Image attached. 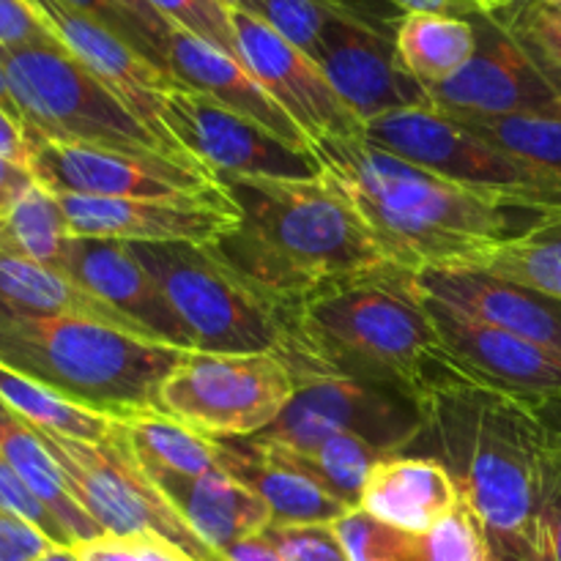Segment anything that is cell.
I'll use <instances>...</instances> for the list:
<instances>
[{
	"instance_id": "6da1fadb",
	"label": "cell",
	"mask_w": 561,
	"mask_h": 561,
	"mask_svg": "<svg viewBox=\"0 0 561 561\" xmlns=\"http://www.w3.org/2000/svg\"><path fill=\"white\" fill-rule=\"evenodd\" d=\"M312 148L392 266L453 268L529 228L518 222L524 211L416 168L365 135L327 137Z\"/></svg>"
},
{
	"instance_id": "7a4b0ae2",
	"label": "cell",
	"mask_w": 561,
	"mask_h": 561,
	"mask_svg": "<svg viewBox=\"0 0 561 561\" xmlns=\"http://www.w3.org/2000/svg\"><path fill=\"white\" fill-rule=\"evenodd\" d=\"M239 222L211 247L228 266L296 305L305 296L392 266L354 203L327 179L214 175Z\"/></svg>"
},
{
	"instance_id": "3957f363",
	"label": "cell",
	"mask_w": 561,
	"mask_h": 561,
	"mask_svg": "<svg viewBox=\"0 0 561 561\" xmlns=\"http://www.w3.org/2000/svg\"><path fill=\"white\" fill-rule=\"evenodd\" d=\"M411 274L409 268L387 266L296 301L290 345L283 356L290 370L383 383L416 398L463 381L449 370Z\"/></svg>"
},
{
	"instance_id": "277c9868",
	"label": "cell",
	"mask_w": 561,
	"mask_h": 561,
	"mask_svg": "<svg viewBox=\"0 0 561 561\" xmlns=\"http://www.w3.org/2000/svg\"><path fill=\"white\" fill-rule=\"evenodd\" d=\"M422 400L425 433L460 499L480 520L491 561H531L540 502L546 405L491 392L469 381L436 387Z\"/></svg>"
},
{
	"instance_id": "5b68a950",
	"label": "cell",
	"mask_w": 561,
	"mask_h": 561,
	"mask_svg": "<svg viewBox=\"0 0 561 561\" xmlns=\"http://www.w3.org/2000/svg\"><path fill=\"white\" fill-rule=\"evenodd\" d=\"M181 356L184 348L91 318L0 310V365L110 416L157 409Z\"/></svg>"
},
{
	"instance_id": "8992f818",
	"label": "cell",
	"mask_w": 561,
	"mask_h": 561,
	"mask_svg": "<svg viewBox=\"0 0 561 561\" xmlns=\"http://www.w3.org/2000/svg\"><path fill=\"white\" fill-rule=\"evenodd\" d=\"M129 250L168 296L192 351L285 356L294 305L236 272L211 247L129 244Z\"/></svg>"
},
{
	"instance_id": "52a82bcc",
	"label": "cell",
	"mask_w": 561,
	"mask_h": 561,
	"mask_svg": "<svg viewBox=\"0 0 561 561\" xmlns=\"http://www.w3.org/2000/svg\"><path fill=\"white\" fill-rule=\"evenodd\" d=\"M0 64L27 135L197 164L148 129L58 42L0 47Z\"/></svg>"
},
{
	"instance_id": "ba28073f",
	"label": "cell",
	"mask_w": 561,
	"mask_h": 561,
	"mask_svg": "<svg viewBox=\"0 0 561 561\" xmlns=\"http://www.w3.org/2000/svg\"><path fill=\"white\" fill-rule=\"evenodd\" d=\"M296 394V376L277 354L184 351L157 394V411L211 442L263 436Z\"/></svg>"
},
{
	"instance_id": "9c48e42d",
	"label": "cell",
	"mask_w": 561,
	"mask_h": 561,
	"mask_svg": "<svg viewBox=\"0 0 561 561\" xmlns=\"http://www.w3.org/2000/svg\"><path fill=\"white\" fill-rule=\"evenodd\" d=\"M365 137L416 168L431 170L515 211L546 214L561 208L559 190L433 107L381 115L365 126Z\"/></svg>"
},
{
	"instance_id": "30bf717a",
	"label": "cell",
	"mask_w": 561,
	"mask_h": 561,
	"mask_svg": "<svg viewBox=\"0 0 561 561\" xmlns=\"http://www.w3.org/2000/svg\"><path fill=\"white\" fill-rule=\"evenodd\" d=\"M38 436L53 455L64 485L104 535H153L197 561H222L148 480L146 471L126 449L118 427L115 436L104 444L77 442L42 431Z\"/></svg>"
},
{
	"instance_id": "8fae6325",
	"label": "cell",
	"mask_w": 561,
	"mask_h": 561,
	"mask_svg": "<svg viewBox=\"0 0 561 561\" xmlns=\"http://www.w3.org/2000/svg\"><path fill=\"white\" fill-rule=\"evenodd\" d=\"M296 394L263 436L290 453H307L323 438L354 433L383 455H398L425 433V409L416 394L383 383L294 373Z\"/></svg>"
},
{
	"instance_id": "7c38bea8",
	"label": "cell",
	"mask_w": 561,
	"mask_h": 561,
	"mask_svg": "<svg viewBox=\"0 0 561 561\" xmlns=\"http://www.w3.org/2000/svg\"><path fill=\"white\" fill-rule=\"evenodd\" d=\"M27 170L53 195L233 203L222 184L197 164L36 135H27Z\"/></svg>"
},
{
	"instance_id": "4fadbf2b",
	"label": "cell",
	"mask_w": 561,
	"mask_h": 561,
	"mask_svg": "<svg viewBox=\"0 0 561 561\" xmlns=\"http://www.w3.org/2000/svg\"><path fill=\"white\" fill-rule=\"evenodd\" d=\"M159 118L170 140L211 175L321 179L316 148H299L263 129L206 93L173 88L162 93Z\"/></svg>"
},
{
	"instance_id": "5bb4252c",
	"label": "cell",
	"mask_w": 561,
	"mask_h": 561,
	"mask_svg": "<svg viewBox=\"0 0 561 561\" xmlns=\"http://www.w3.org/2000/svg\"><path fill=\"white\" fill-rule=\"evenodd\" d=\"M316 64L365 126L398 110L431 107V93L400 64L394 31L376 11L329 22Z\"/></svg>"
},
{
	"instance_id": "9a60e30c",
	"label": "cell",
	"mask_w": 561,
	"mask_h": 561,
	"mask_svg": "<svg viewBox=\"0 0 561 561\" xmlns=\"http://www.w3.org/2000/svg\"><path fill=\"white\" fill-rule=\"evenodd\" d=\"M422 301L431 312L447 365L455 376L526 403H561V354L557 351L463 316L427 296H422Z\"/></svg>"
},
{
	"instance_id": "2e32d148",
	"label": "cell",
	"mask_w": 561,
	"mask_h": 561,
	"mask_svg": "<svg viewBox=\"0 0 561 561\" xmlns=\"http://www.w3.org/2000/svg\"><path fill=\"white\" fill-rule=\"evenodd\" d=\"M469 16L477 31L474 55L458 75L442 85L427 88L431 107L449 118L510 113L561 115V96L531 64L504 22L485 11H474Z\"/></svg>"
},
{
	"instance_id": "e0dca14e",
	"label": "cell",
	"mask_w": 561,
	"mask_h": 561,
	"mask_svg": "<svg viewBox=\"0 0 561 561\" xmlns=\"http://www.w3.org/2000/svg\"><path fill=\"white\" fill-rule=\"evenodd\" d=\"M230 25L241 66L299 124L312 146L327 137L365 135V124L345 107L310 55L244 11H230Z\"/></svg>"
},
{
	"instance_id": "ac0fdd59",
	"label": "cell",
	"mask_w": 561,
	"mask_h": 561,
	"mask_svg": "<svg viewBox=\"0 0 561 561\" xmlns=\"http://www.w3.org/2000/svg\"><path fill=\"white\" fill-rule=\"evenodd\" d=\"M75 239L124 244L214 247L239 222L236 203L126 201V197L55 195Z\"/></svg>"
},
{
	"instance_id": "d6986e66",
	"label": "cell",
	"mask_w": 561,
	"mask_h": 561,
	"mask_svg": "<svg viewBox=\"0 0 561 561\" xmlns=\"http://www.w3.org/2000/svg\"><path fill=\"white\" fill-rule=\"evenodd\" d=\"M33 5L55 42L66 49L75 60H80L96 80H102L142 124L157 131L164 142L181 151L170 135L164 131L162 118H159V102L162 93L181 88L168 71L153 66L151 60L142 58L135 47L115 36L99 22L88 20L80 11L69 9L60 0H27ZM184 153V151H181ZM195 162V159H192Z\"/></svg>"
},
{
	"instance_id": "ffe728a7",
	"label": "cell",
	"mask_w": 561,
	"mask_h": 561,
	"mask_svg": "<svg viewBox=\"0 0 561 561\" xmlns=\"http://www.w3.org/2000/svg\"><path fill=\"white\" fill-rule=\"evenodd\" d=\"M58 268L88 294L131 318L153 340L192 351L184 323L129 244L110 239H71Z\"/></svg>"
},
{
	"instance_id": "44dd1931",
	"label": "cell",
	"mask_w": 561,
	"mask_h": 561,
	"mask_svg": "<svg viewBox=\"0 0 561 561\" xmlns=\"http://www.w3.org/2000/svg\"><path fill=\"white\" fill-rule=\"evenodd\" d=\"M411 283L427 299L561 354L559 296L471 268H420Z\"/></svg>"
},
{
	"instance_id": "7402d4cb",
	"label": "cell",
	"mask_w": 561,
	"mask_h": 561,
	"mask_svg": "<svg viewBox=\"0 0 561 561\" xmlns=\"http://www.w3.org/2000/svg\"><path fill=\"white\" fill-rule=\"evenodd\" d=\"M164 64L170 77L181 88L206 93L222 107L236 110L250 121L261 124L263 129L274 131L283 140L294 142L299 148H312V140L299 129L294 118L263 91L261 82L244 69L236 58L217 49L214 44L170 27L168 44H164Z\"/></svg>"
},
{
	"instance_id": "603a6c76",
	"label": "cell",
	"mask_w": 561,
	"mask_h": 561,
	"mask_svg": "<svg viewBox=\"0 0 561 561\" xmlns=\"http://www.w3.org/2000/svg\"><path fill=\"white\" fill-rule=\"evenodd\" d=\"M148 480L219 559L230 546L263 535L272 526L266 502L222 469L201 477L148 474Z\"/></svg>"
},
{
	"instance_id": "cb8c5ba5",
	"label": "cell",
	"mask_w": 561,
	"mask_h": 561,
	"mask_svg": "<svg viewBox=\"0 0 561 561\" xmlns=\"http://www.w3.org/2000/svg\"><path fill=\"white\" fill-rule=\"evenodd\" d=\"M460 502L458 482L442 460L398 453L373 466L359 510L405 535H425Z\"/></svg>"
},
{
	"instance_id": "d4e9b609",
	"label": "cell",
	"mask_w": 561,
	"mask_h": 561,
	"mask_svg": "<svg viewBox=\"0 0 561 561\" xmlns=\"http://www.w3.org/2000/svg\"><path fill=\"white\" fill-rule=\"evenodd\" d=\"M217 447L219 469L244 482L266 502L272 526L334 524L351 510L307 471L279 458L261 438H241L239 444L217 442Z\"/></svg>"
},
{
	"instance_id": "484cf974",
	"label": "cell",
	"mask_w": 561,
	"mask_h": 561,
	"mask_svg": "<svg viewBox=\"0 0 561 561\" xmlns=\"http://www.w3.org/2000/svg\"><path fill=\"white\" fill-rule=\"evenodd\" d=\"M0 310L20 312V316L91 318V321H102L107 327L153 340L124 312L80 288L69 274L25 261V257L0 255Z\"/></svg>"
},
{
	"instance_id": "4316f807",
	"label": "cell",
	"mask_w": 561,
	"mask_h": 561,
	"mask_svg": "<svg viewBox=\"0 0 561 561\" xmlns=\"http://www.w3.org/2000/svg\"><path fill=\"white\" fill-rule=\"evenodd\" d=\"M0 458L42 499L44 507L53 513L60 529L66 531L71 546H80V542L96 540L104 535L96 520L75 502L69 488L64 485V477H60L58 466H55L49 449L44 447L36 427L16 416L3 400H0Z\"/></svg>"
},
{
	"instance_id": "83f0119b",
	"label": "cell",
	"mask_w": 561,
	"mask_h": 561,
	"mask_svg": "<svg viewBox=\"0 0 561 561\" xmlns=\"http://www.w3.org/2000/svg\"><path fill=\"white\" fill-rule=\"evenodd\" d=\"M394 47L400 64L425 88L442 85L458 75L477 49L471 16L438 14V11H405L394 22Z\"/></svg>"
},
{
	"instance_id": "f1b7e54d",
	"label": "cell",
	"mask_w": 561,
	"mask_h": 561,
	"mask_svg": "<svg viewBox=\"0 0 561 561\" xmlns=\"http://www.w3.org/2000/svg\"><path fill=\"white\" fill-rule=\"evenodd\" d=\"M131 458L146 474L201 477L219 469V447L211 438L186 431L157 409L113 416Z\"/></svg>"
},
{
	"instance_id": "f546056e",
	"label": "cell",
	"mask_w": 561,
	"mask_h": 561,
	"mask_svg": "<svg viewBox=\"0 0 561 561\" xmlns=\"http://www.w3.org/2000/svg\"><path fill=\"white\" fill-rule=\"evenodd\" d=\"M453 268L491 274L561 299V208L540 214L526 230Z\"/></svg>"
},
{
	"instance_id": "4dcf8cb0",
	"label": "cell",
	"mask_w": 561,
	"mask_h": 561,
	"mask_svg": "<svg viewBox=\"0 0 561 561\" xmlns=\"http://www.w3.org/2000/svg\"><path fill=\"white\" fill-rule=\"evenodd\" d=\"M0 400L42 433L88 444H104L115 436V420L110 414L85 409L5 365H0Z\"/></svg>"
},
{
	"instance_id": "1f68e13d",
	"label": "cell",
	"mask_w": 561,
	"mask_h": 561,
	"mask_svg": "<svg viewBox=\"0 0 561 561\" xmlns=\"http://www.w3.org/2000/svg\"><path fill=\"white\" fill-rule=\"evenodd\" d=\"M71 239L58 197L38 184L0 217V255L58 268Z\"/></svg>"
},
{
	"instance_id": "d6a6232c",
	"label": "cell",
	"mask_w": 561,
	"mask_h": 561,
	"mask_svg": "<svg viewBox=\"0 0 561 561\" xmlns=\"http://www.w3.org/2000/svg\"><path fill=\"white\" fill-rule=\"evenodd\" d=\"M261 442L272 447L279 458L290 460L301 471H307L312 480L321 482L332 496L348 504L351 510L359 507L362 491H365V482L370 477L373 466L381 458H387L381 449H376L370 442L354 436V433H337V436L323 438L321 444H316L307 453H290V449L277 447V444L266 442V438H261Z\"/></svg>"
},
{
	"instance_id": "836d02e7",
	"label": "cell",
	"mask_w": 561,
	"mask_h": 561,
	"mask_svg": "<svg viewBox=\"0 0 561 561\" xmlns=\"http://www.w3.org/2000/svg\"><path fill=\"white\" fill-rule=\"evenodd\" d=\"M233 11L255 16L316 60L318 44L329 22L370 9L356 0H239Z\"/></svg>"
},
{
	"instance_id": "e575fe53",
	"label": "cell",
	"mask_w": 561,
	"mask_h": 561,
	"mask_svg": "<svg viewBox=\"0 0 561 561\" xmlns=\"http://www.w3.org/2000/svg\"><path fill=\"white\" fill-rule=\"evenodd\" d=\"M531 64L561 96V3L553 0H518L496 11Z\"/></svg>"
},
{
	"instance_id": "d590c367",
	"label": "cell",
	"mask_w": 561,
	"mask_h": 561,
	"mask_svg": "<svg viewBox=\"0 0 561 561\" xmlns=\"http://www.w3.org/2000/svg\"><path fill=\"white\" fill-rule=\"evenodd\" d=\"M531 561H561V422H548Z\"/></svg>"
},
{
	"instance_id": "8d00e7d4",
	"label": "cell",
	"mask_w": 561,
	"mask_h": 561,
	"mask_svg": "<svg viewBox=\"0 0 561 561\" xmlns=\"http://www.w3.org/2000/svg\"><path fill=\"white\" fill-rule=\"evenodd\" d=\"M425 561H491L480 520L466 502L422 535Z\"/></svg>"
},
{
	"instance_id": "74e56055",
	"label": "cell",
	"mask_w": 561,
	"mask_h": 561,
	"mask_svg": "<svg viewBox=\"0 0 561 561\" xmlns=\"http://www.w3.org/2000/svg\"><path fill=\"white\" fill-rule=\"evenodd\" d=\"M170 25L214 44L217 49L228 53L239 60L233 25H230V11L219 5L217 0H148ZM241 64V60H239Z\"/></svg>"
},
{
	"instance_id": "f35d334b",
	"label": "cell",
	"mask_w": 561,
	"mask_h": 561,
	"mask_svg": "<svg viewBox=\"0 0 561 561\" xmlns=\"http://www.w3.org/2000/svg\"><path fill=\"white\" fill-rule=\"evenodd\" d=\"M263 537L285 561H351L332 524L268 526Z\"/></svg>"
},
{
	"instance_id": "ab89813d",
	"label": "cell",
	"mask_w": 561,
	"mask_h": 561,
	"mask_svg": "<svg viewBox=\"0 0 561 561\" xmlns=\"http://www.w3.org/2000/svg\"><path fill=\"white\" fill-rule=\"evenodd\" d=\"M0 510L27 520V524H33L36 529H42L55 546H71L66 531L60 529V524L53 518V513L44 507L42 499L25 485V480H22L3 458H0Z\"/></svg>"
},
{
	"instance_id": "60d3db41",
	"label": "cell",
	"mask_w": 561,
	"mask_h": 561,
	"mask_svg": "<svg viewBox=\"0 0 561 561\" xmlns=\"http://www.w3.org/2000/svg\"><path fill=\"white\" fill-rule=\"evenodd\" d=\"M60 3L69 5V9H75V11H80V14H85L88 20L99 22V25H104L107 31H113L115 36L124 38L129 47H135L142 58H148L153 66H159L162 71H168L162 49H159L157 44L146 36V31H142V27L137 25L131 16H126L124 11L113 3V0H60Z\"/></svg>"
},
{
	"instance_id": "b9f144b4",
	"label": "cell",
	"mask_w": 561,
	"mask_h": 561,
	"mask_svg": "<svg viewBox=\"0 0 561 561\" xmlns=\"http://www.w3.org/2000/svg\"><path fill=\"white\" fill-rule=\"evenodd\" d=\"M44 42H55V36L27 0H0V47Z\"/></svg>"
},
{
	"instance_id": "7bdbcfd3",
	"label": "cell",
	"mask_w": 561,
	"mask_h": 561,
	"mask_svg": "<svg viewBox=\"0 0 561 561\" xmlns=\"http://www.w3.org/2000/svg\"><path fill=\"white\" fill-rule=\"evenodd\" d=\"M53 548L55 542L42 529L0 510V561H36Z\"/></svg>"
},
{
	"instance_id": "ee69618b",
	"label": "cell",
	"mask_w": 561,
	"mask_h": 561,
	"mask_svg": "<svg viewBox=\"0 0 561 561\" xmlns=\"http://www.w3.org/2000/svg\"><path fill=\"white\" fill-rule=\"evenodd\" d=\"M115 5H118L121 11H124L126 16H131V20L137 22V25L142 27V31H146V36L151 38L153 44H157L159 49H162V55H164V44H168V36H170V22L164 20L162 14H159L157 9H153L151 3H148V0H113ZM168 66V64H164Z\"/></svg>"
},
{
	"instance_id": "f6af8a7d",
	"label": "cell",
	"mask_w": 561,
	"mask_h": 561,
	"mask_svg": "<svg viewBox=\"0 0 561 561\" xmlns=\"http://www.w3.org/2000/svg\"><path fill=\"white\" fill-rule=\"evenodd\" d=\"M33 184H36V179H33L25 164H16L11 159L0 157V217L11 211Z\"/></svg>"
},
{
	"instance_id": "bcb514c9",
	"label": "cell",
	"mask_w": 561,
	"mask_h": 561,
	"mask_svg": "<svg viewBox=\"0 0 561 561\" xmlns=\"http://www.w3.org/2000/svg\"><path fill=\"white\" fill-rule=\"evenodd\" d=\"M0 157L27 168V131L5 110H0Z\"/></svg>"
},
{
	"instance_id": "7dc6e473",
	"label": "cell",
	"mask_w": 561,
	"mask_h": 561,
	"mask_svg": "<svg viewBox=\"0 0 561 561\" xmlns=\"http://www.w3.org/2000/svg\"><path fill=\"white\" fill-rule=\"evenodd\" d=\"M131 542H135L137 561H197L153 535H137V537H131Z\"/></svg>"
},
{
	"instance_id": "c3c4849f",
	"label": "cell",
	"mask_w": 561,
	"mask_h": 561,
	"mask_svg": "<svg viewBox=\"0 0 561 561\" xmlns=\"http://www.w3.org/2000/svg\"><path fill=\"white\" fill-rule=\"evenodd\" d=\"M222 561H285L263 535L241 540L222 553Z\"/></svg>"
},
{
	"instance_id": "681fc988",
	"label": "cell",
	"mask_w": 561,
	"mask_h": 561,
	"mask_svg": "<svg viewBox=\"0 0 561 561\" xmlns=\"http://www.w3.org/2000/svg\"><path fill=\"white\" fill-rule=\"evenodd\" d=\"M387 3L403 9V14L405 11H438V14L469 16L477 11L471 0H387Z\"/></svg>"
},
{
	"instance_id": "f907efd6",
	"label": "cell",
	"mask_w": 561,
	"mask_h": 561,
	"mask_svg": "<svg viewBox=\"0 0 561 561\" xmlns=\"http://www.w3.org/2000/svg\"><path fill=\"white\" fill-rule=\"evenodd\" d=\"M0 110H5V113H9V115H14V118L22 124L20 110H16L14 96H11V85H9V77H5L3 64H0ZM22 126H25V124H22Z\"/></svg>"
},
{
	"instance_id": "816d5d0a",
	"label": "cell",
	"mask_w": 561,
	"mask_h": 561,
	"mask_svg": "<svg viewBox=\"0 0 561 561\" xmlns=\"http://www.w3.org/2000/svg\"><path fill=\"white\" fill-rule=\"evenodd\" d=\"M36 561H80V557H77L75 546H55L53 551H47Z\"/></svg>"
},
{
	"instance_id": "f5cc1de1",
	"label": "cell",
	"mask_w": 561,
	"mask_h": 561,
	"mask_svg": "<svg viewBox=\"0 0 561 561\" xmlns=\"http://www.w3.org/2000/svg\"><path fill=\"white\" fill-rule=\"evenodd\" d=\"M471 3L477 5V11H485V14H496V11L515 5L518 0H471Z\"/></svg>"
},
{
	"instance_id": "db71d44e",
	"label": "cell",
	"mask_w": 561,
	"mask_h": 561,
	"mask_svg": "<svg viewBox=\"0 0 561 561\" xmlns=\"http://www.w3.org/2000/svg\"><path fill=\"white\" fill-rule=\"evenodd\" d=\"M217 3L225 5V9H228V11H233L236 5H239V0H217Z\"/></svg>"
},
{
	"instance_id": "11a10c76",
	"label": "cell",
	"mask_w": 561,
	"mask_h": 561,
	"mask_svg": "<svg viewBox=\"0 0 561 561\" xmlns=\"http://www.w3.org/2000/svg\"><path fill=\"white\" fill-rule=\"evenodd\" d=\"M553 3H561V0H553Z\"/></svg>"
}]
</instances>
